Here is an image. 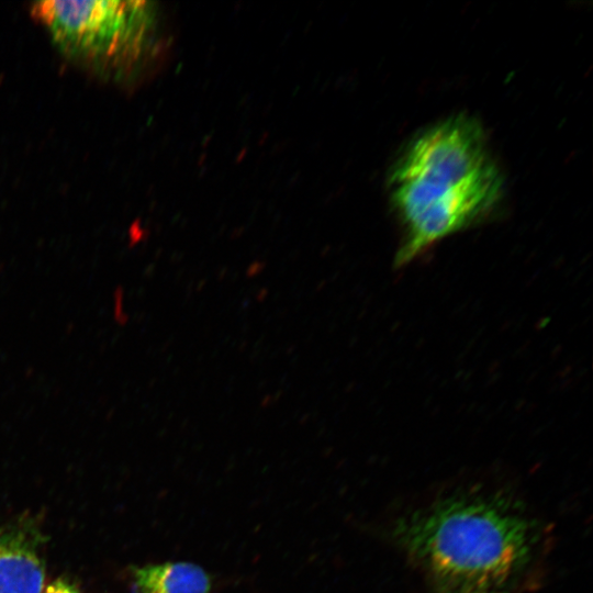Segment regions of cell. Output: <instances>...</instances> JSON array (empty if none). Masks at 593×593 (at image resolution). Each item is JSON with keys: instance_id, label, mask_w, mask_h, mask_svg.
<instances>
[{"instance_id": "6da1fadb", "label": "cell", "mask_w": 593, "mask_h": 593, "mask_svg": "<svg viewBox=\"0 0 593 593\" xmlns=\"http://www.w3.org/2000/svg\"><path fill=\"white\" fill-rule=\"evenodd\" d=\"M391 538L427 593H526L549 548L547 525L516 492L478 483L401 513Z\"/></svg>"}, {"instance_id": "7a4b0ae2", "label": "cell", "mask_w": 593, "mask_h": 593, "mask_svg": "<svg viewBox=\"0 0 593 593\" xmlns=\"http://www.w3.org/2000/svg\"><path fill=\"white\" fill-rule=\"evenodd\" d=\"M389 194L403 238L402 266L439 240L490 217L504 181L473 119L455 115L415 135L389 175Z\"/></svg>"}, {"instance_id": "3957f363", "label": "cell", "mask_w": 593, "mask_h": 593, "mask_svg": "<svg viewBox=\"0 0 593 593\" xmlns=\"http://www.w3.org/2000/svg\"><path fill=\"white\" fill-rule=\"evenodd\" d=\"M32 14L60 52L94 74L127 78L146 55L154 11L146 1H37Z\"/></svg>"}, {"instance_id": "277c9868", "label": "cell", "mask_w": 593, "mask_h": 593, "mask_svg": "<svg viewBox=\"0 0 593 593\" xmlns=\"http://www.w3.org/2000/svg\"><path fill=\"white\" fill-rule=\"evenodd\" d=\"M43 535L31 522L0 526V593H43Z\"/></svg>"}, {"instance_id": "5b68a950", "label": "cell", "mask_w": 593, "mask_h": 593, "mask_svg": "<svg viewBox=\"0 0 593 593\" xmlns=\"http://www.w3.org/2000/svg\"><path fill=\"white\" fill-rule=\"evenodd\" d=\"M139 593H210L211 579L203 568L184 561L132 568Z\"/></svg>"}, {"instance_id": "8992f818", "label": "cell", "mask_w": 593, "mask_h": 593, "mask_svg": "<svg viewBox=\"0 0 593 593\" xmlns=\"http://www.w3.org/2000/svg\"><path fill=\"white\" fill-rule=\"evenodd\" d=\"M43 593H81V591L72 581L59 578L49 583Z\"/></svg>"}, {"instance_id": "52a82bcc", "label": "cell", "mask_w": 593, "mask_h": 593, "mask_svg": "<svg viewBox=\"0 0 593 593\" xmlns=\"http://www.w3.org/2000/svg\"><path fill=\"white\" fill-rule=\"evenodd\" d=\"M114 318L119 324L126 322V316L123 312V289L118 287L114 291Z\"/></svg>"}]
</instances>
